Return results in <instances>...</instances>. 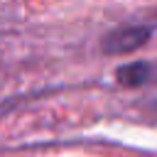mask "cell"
Instances as JSON below:
<instances>
[{
	"mask_svg": "<svg viewBox=\"0 0 157 157\" xmlns=\"http://www.w3.org/2000/svg\"><path fill=\"white\" fill-rule=\"evenodd\" d=\"M150 39V27L147 25H125L113 29L103 39V52L105 54H128L140 49Z\"/></svg>",
	"mask_w": 157,
	"mask_h": 157,
	"instance_id": "6da1fadb",
	"label": "cell"
},
{
	"mask_svg": "<svg viewBox=\"0 0 157 157\" xmlns=\"http://www.w3.org/2000/svg\"><path fill=\"white\" fill-rule=\"evenodd\" d=\"M152 71H155V64H147V61H130V64H123L118 66L115 71V78L120 86H142L152 78Z\"/></svg>",
	"mask_w": 157,
	"mask_h": 157,
	"instance_id": "7a4b0ae2",
	"label": "cell"
}]
</instances>
